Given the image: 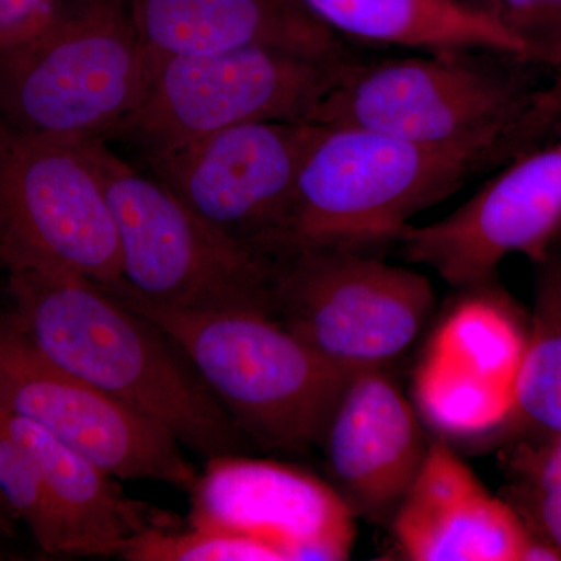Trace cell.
<instances>
[{"instance_id": "3", "label": "cell", "mask_w": 561, "mask_h": 561, "mask_svg": "<svg viewBox=\"0 0 561 561\" xmlns=\"http://www.w3.org/2000/svg\"><path fill=\"white\" fill-rule=\"evenodd\" d=\"M187 357L247 438L305 453L321 445L351 378L256 308L179 309L114 294Z\"/></svg>"}, {"instance_id": "1", "label": "cell", "mask_w": 561, "mask_h": 561, "mask_svg": "<svg viewBox=\"0 0 561 561\" xmlns=\"http://www.w3.org/2000/svg\"><path fill=\"white\" fill-rule=\"evenodd\" d=\"M560 127L561 68L526 117L472 138L424 142L320 125L298 175L290 253L311 247L375 253L397 243L421 210L538 149Z\"/></svg>"}, {"instance_id": "24", "label": "cell", "mask_w": 561, "mask_h": 561, "mask_svg": "<svg viewBox=\"0 0 561 561\" xmlns=\"http://www.w3.org/2000/svg\"><path fill=\"white\" fill-rule=\"evenodd\" d=\"M62 9L61 0H0V49L38 35Z\"/></svg>"}, {"instance_id": "23", "label": "cell", "mask_w": 561, "mask_h": 561, "mask_svg": "<svg viewBox=\"0 0 561 561\" xmlns=\"http://www.w3.org/2000/svg\"><path fill=\"white\" fill-rule=\"evenodd\" d=\"M526 47L531 60L561 68V0H459Z\"/></svg>"}, {"instance_id": "11", "label": "cell", "mask_w": 561, "mask_h": 561, "mask_svg": "<svg viewBox=\"0 0 561 561\" xmlns=\"http://www.w3.org/2000/svg\"><path fill=\"white\" fill-rule=\"evenodd\" d=\"M0 408L114 479L191 491L201 474L171 432L41 356L10 313L0 316Z\"/></svg>"}, {"instance_id": "15", "label": "cell", "mask_w": 561, "mask_h": 561, "mask_svg": "<svg viewBox=\"0 0 561 561\" xmlns=\"http://www.w3.org/2000/svg\"><path fill=\"white\" fill-rule=\"evenodd\" d=\"M431 443L387 368L357 373L332 412L321 446L331 485L356 518L390 523Z\"/></svg>"}, {"instance_id": "20", "label": "cell", "mask_w": 561, "mask_h": 561, "mask_svg": "<svg viewBox=\"0 0 561 561\" xmlns=\"http://www.w3.org/2000/svg\"><path fill=\"white\" fill-rule=\"evenodd\" d=\"M122 559L133 561H284L278 545L256 535L213 524L191 523L184 530L173 523L150 527L128 542Z\"/></svg>"}, {"instance_id": "22", "label": "cell", "mask_w": 561, "mask_h": 561, "mask_svg": "<svg viewBox=\"0 0 561 561\" xmlns=\"http://www.w3.org/2000/svg\"><path fill=\"white\" fill-rule=\"evenodd\" d=\"M0 502L50 556H68L65 529L31 454L0 420Z\"/></svg>"}, {"instance_id": "18", "label": "cell", "mask_w": 561, "mask_h": 561, "mask_svg": "<svg viewBox=\"0 0 561 561\" xmlns=\"http://www.w3.org/2000/svg\"><path fill=\"white\" fill-rule=\"evenodd\" d=\"M300 2L343 39L421 51L482 47L530 58L526 47L511 33L459 0Z\"/></svg>"}, {"instance_id": "19", "label": "cell", "mask_w": 561, "mask_h": 561, "mask_svg": "<svg viewBox=\"0 0 561 561\" xmlns=\"http://www.w3.org/2000/svg\"><path fill=\"white\" fill-rule=\"evenodd\" d=\"M529 335L513 373V411L541 435L561 437V249L537 262Z\"/></svg>"}, {"instance_id": "16", "label": "cell", "mask_w": 561, "mask_h": 561, "mask_svg": "<svg viewBox=\"0 0 561 561\" xmlns=\"http://www.w3.org/2000/svg\"><path fill=\"white\" fill-rule=\"evenodd\" d=\"M140 43L154 57L251 46L320 57L353 51L300 0H121Z\"/></svg>"}, {"instance_id": "5", "label": "cell", "mask_w": 561, "mask_h": 561, "mask_svg": "<svg viewBox=\"0 0 561 561\" xmlns=\"http://www.w3.org/2000/svg\"><path fill=\"white\" fill-rule=\"evenodd\" d=\"M513 51L463 47L356 60L316 124L394 138L451 142L511 125L551 91L553 70Z\"/></svg>"}, {"instance_id": "2", "label": "cell", "mask_w": 561, "mask_h": 561, "mask_svg": "<svg viewBox=\"0 0 561 561\" xmlns=\"http://www.w3.org/2000/svg\"><path fill=\"white\" fill-rule=\"evenodd\" d=\"M9 273L11 319L41 356L149 416L206 460L245 451V434L157 324L81 276Z\"/></svg>"}, {"instance_id": "13", "label": "cell", "mask_w": 561, "mask_h": 561, "mask_svg": "<svg viewBox=\"0 0 561 561\" xmlns=\"http://www.w3.org/2000/svg\"><path fill=\"white\" fill-rule=\"evenodd\" d=\"M190 493L191 523L265 538L287 561H342L353 551L356 516L330 482L301 468L245 454L216 457Z\"/></svg>"}, {"instance_id": "8", "label": "cell", "mask_w": 561, "mask_h": 561, "mask_svg": "<svg viewBox=\"0 0 561 561\" xmlns=\"http://www.w3.org/2000/svg\"><path fill=\"white\" fill-rule=\"evenodd\" d=\"M434 306L426 276L370 251L311 247L276 264V319L346 378L389 367Z\"/></svg>"}, {"instance_id": "25", "label": "cell", "mask_w": 561, "mask_h": 561, "mask_svg": "<svg viewBox=\"0 0 561 561\" xmlns=\"http://www.w3.org/2000/svg\"><path fill=\"white\" fill-rule=\"evenodd\" d=\"M10 531L9 523L5 519V513H3V505L0 502V535H7Z\"/></svg>"}, {"instance_id": "12", "label": "cell", "mask_w": 561, "mask_h": 561, "mask_svg": "<svg viewBox=\"0 0 561 561\" xmlns=\"http://www.w3.org/2000/svg\"><path fill=\"white\" fill-rule=\"evenodd\" d=\"M561 231V140L508 162L451 214L398 238L401 256L426 265L456 289L486 286L511 254L534 264Z\"/></svg>"}, {"instance_id": "6", "label": "cell", "mask_w": 561, "mask_h": 561, "mask_svg": "<svg viewBox=\"0 0 561 561\" xmlns=\"http://www.w3.org/2000/svg\"><path fill=\"white\" fill-rule=\"evenodd\" d=\"M359 55L335 57L251 46L202 55H151L136 108L105 142L160 157L249 122H312Z\"/></svg>"}, {"instance_id": "17", "label": "cell", "mask_w": 561, "mask_h": 561, "mask_svg": "<svg viewBox=\"0 0 561 561\" xmlns=\"http://www.w3.org/2000/svg\"><path fill=\"white\" fill-rule=\"evenodd\" d=\"M0 420L38 467L65 529L68 556H122L142 531L172 523L125 497L113 476L31 421L2 408Z\"/></svg>"}, {"instance_id": "9", "label": "cell", "mask_w": 561, "mask_h": 561, "mask_svg": "<svg viewBox=\"0 0 561 561\" xmlns=\"http://www.w3.org/2000/svg\"><path fill=\"white\" fill-rule=\"evenodd\" d=\"M0 260L122 287L105 186L81 146L22 135L0 122Z\"/></svg>"}, {"instance_id": "10", "label": "cell", "mask_w": 561, "mask_h": 561, "mask_svg": "<svg viewBox=\"0 0 561 561\" xmlns=\"http://www.w3.org/2000/svg\"><path fill=\"white\" fill-rule=\"evenodd\" d=\"M319 131L312 122H249L146 164L213 230L278 262L290 253L298 175Z\"/></svg>"}, {"instance_id": "14", "label": "cell", "mask_w": 561, "mask_h": 561, "mask_svg": "<svg viewBox=\"0 0 561 561\" xmlns=\"http://www.w3.org/2000/svg\"><path fill=\"white\" fill-rule=\"evenodd\" d=\"M402 559L413 561L561 560L518 512L494 496L443 438L390 522Z\"/></svg>"}, {"instance_id": "4", "label": "cell", "mask_w": 561, "mask_h": 561, "mask_svg": "<svg viewBox=\"0 0 561 561\" xmlns=\"http://www.w3.org/2000/svg\"><path fill=\"white\" fill-rule=\"evenodd\" d=\"M150 69L121 0H80L38 35L0 49V122L69 146L105 142L142 99Z\"/></svg>"}, {"instance_id": "21", "label": "cell", "mask_w": 561, "mask_h": 561, "mask_svg": "<svg viewBox=\"0 0 561 561\" xmlns=\"http://www.w3.org/2000/svg\"><path fill=\"white\" fill-rule=\"evenodd\" d=\"M508 504L531 534L561 557V437L542 435L511 457Z\"/></svg>"}, {"instance_id": "7", "label": "cell", "mask_w": 561, "mask_h": 561, "mask_svg": "<svg viewBox=\"0 0 561 561\" xmlns=\"http://www.w3.org/2000/svg\"><path fill=\"white\" fill-rule=\"evenodd\" d=\"M80 146L101 175L116 224L122 287L111 294L169 308L275 313L276 262L213 230L103 140Z\"/></svg>"}]
</instances>
